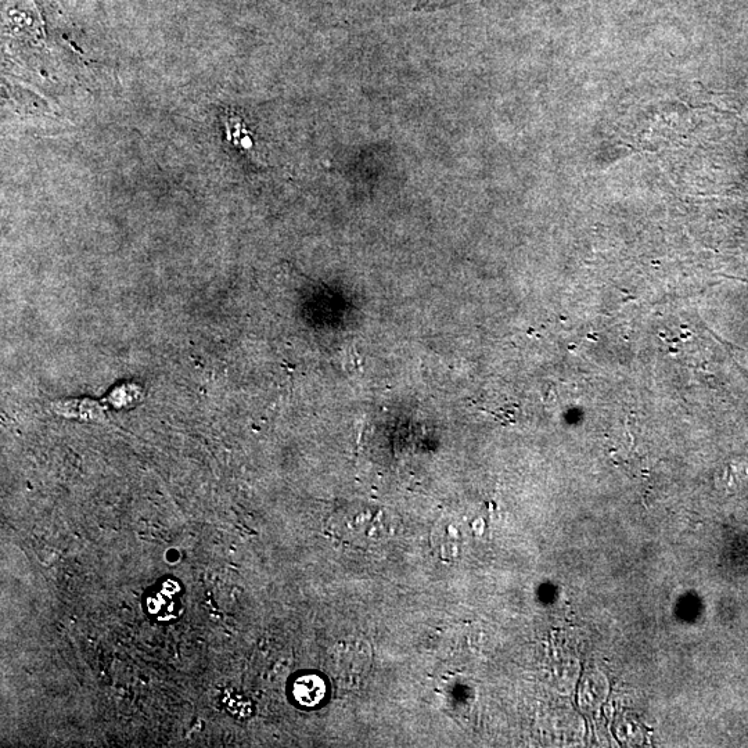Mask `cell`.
I'll return each mask as SVG.
<instances>
[{
    "label": "cell",
    "mask_w": 748,
    "mask_h": 748,
    "mask_svg": "<svg viewBox=\"0 0 748 748\" xmlns=\"http://www.w3.org/2000/svg\"><path fill=\"white\" fill-rule=\"evenodd\" d=\"M53 409L59 415L81 417L82 420H96L97 417H102V408L96 402L88 401V399H85V401L59 402V405H55Z\"/></svg>",
    "instance_id": "obj_2"
},
{
    "label": "cell",
    "mask_w": 748,
    "mask_h": 748,
    "mask_svg": "<svg viewBox=\"0 0 748 748\" xmlns=\"http://www.w3.org/2000/svg\"><path fill=\"white\" fill-rule=\"evenodd\" d=\"M326 696V683L318 675H302L294 682L293 697L298 706L304 708L318 707Z\"/></svg>",
    "instance_id": "obj_1"
},
{
    "label": "cell",
    "mask_w": 748,
    "mask_h": 748,
    "mask_svg": "<svg viewBox=\"0 0 748 748\" xmlns=\"http://www.w3.org/2000/svg\"><path fill=\"white\" fill-rule=\"evenodd\" d=\"M142 398V390L140 387L125 386L115 388L110 397H107V402L115 409L128 408V406L136 405Z\"/></svg>",
    "instance_id": "obj_3"
}]
</instances>
